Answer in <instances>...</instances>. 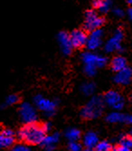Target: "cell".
<instances>
[{
    "mask_svg": "<svg viewBox=\"0 0 132 151\" xmlns=\"http://www.w3.org/2000/svg\"><path fill=\"white\" fill-rule=\"evenodd\" d=\"M121 144L130 148L132 150V137L131 136H122L120 139Z\"/></svg>",
    "mask_w": 132,
    "mask_h": 151,
    "instance_id": "cell-24",
    "label": "cell"
},
{
    "mask_svg": "<svg viewBox=\"0 0 132 151\" xmlns=\"http://www.w3.org/2000/svg\"><path fill=\"white\" fill-rule=\"evenodd\" d=\"M83 71L85 73L86 75L92 77L94 76L97 73V68L95 66H92V65H89V64H84L83 67Z\"/></svg>",
    "mask_w": 132,
    "mask_h": 151,
    "instance_id": "cell-23",
    "label": "cell"
},
{
    "mask_svg": "<svg viewBox=\"0 0 132 151\" xmlns=\"http://www.w3.org/2000/svg\"><path fill=\"white\" fill-rule=\"evenodd\" d=\"M131 101H132V96H131Z\"/></svg>",
    "mask_w": 132,
    "mask_h": 151,
    "instance_id": "cell-34",
    "label": "cell"
},
{
    "mask_svg": "<svg viewBox=\"0 0 132 151\" xmlns=\"http://www.w3.org/2000/svg\"><path fill=\"white\" fill-rule=\"evenodd\" d=\"M95 90H96V86L93 82H91V81H86L84 83H82L80 87L81 92L85 96L92 95L94 93Z\"/></svg>",
    "mask_w": 132,
    "mask_h": 151,
    "instance_id": "cell-18",
    "label": "cell"
},
{
    "mask_svg": "<svg viewBox=\"0 0 132 151\" xmlns=\"http://www.w3.org/2000/svg\"><path fill=\"white\" fill-rule=\"evenodd\" d=\"M98 142H99L98 135L93 131H88L83 136L82 144L86 148H90V149L94 148V147Z\"/></svg>",
    "mask_w": 132,
    "mask_h": 151,
    "instance_id": "cell-15",
    "label": "cell"
},
{
    "mask_svg": "<svg viewBox=\"0 0 132 151\" xmlns=\"http://www.w3.org/2000/svg\"><path fill=\"white\" fill-rule=\"evenodd\" d=\"M83 151H95V150H92V149H90V148H87V149H85V150H83Z\"/></svg>",
    "mask_w": 132,
    "mask_h": 151,
    "instance_id": "cell-32",
    "label": "cell"
},
{
    "mask_svg": "<svg viewBox=\"0 0 132 151\" xmlns=\"http://www.w3.org/2000/svg\"><path fill=\"white\" fill-rule=\"evenodd\" d=\"M41 125H42V128H43V129L44 130L45 133L46 132H49L51 130V129H52V124H51L50 122H48V121L44 122L43 124H41Z\"/></svg>",
    "mask_w": 132,
    "mask_h": 151,
    "instance_id": "cell-29",
    "label": "cell"
},
{
    "mask_svg": "<svg viewBox=\"0 0 132 151\" xmlns=\"http://www.w3.org/2000/svg\"><path fill=\"white\" fill-rule=\"evenodd\" d=\"M123 39V32L121 29H117L112 36L107 41L104 45V50L106 52H113L116 51H121L122 49L121 42Z\"/></svg>",
    "mask_w": 132,
    "mask_h": 151,
    "instance_id": "cell-7",
    "label": "cell"
},
{
    "mask_svg": "<svg viewBox=\"0 0 132 151\" xmlns=\"http://www.w3.org/2000/svg\"><path fill=\"white\" fill-rule=\"evenodd\" d=\"M112 4V0H94L92 5L100 13H107Z\"/></svg>",
    "mask_w": 132,
    "mask_h": 151,
    "instance_id": "cell-17",
    "label": "cell"
},
{
    "mask_svg": "<svg viewBox=\"0 0 132 151\" xmlns=\"http://www.w3.org/2000/svg\"><path fill=\"white\" fill-rule=\"evenodd\" d=\"M127 3L130 6H132V0H127Z\"/></svg>",
    "mask_w": 132,
    "mask_h": 151,
    "instance_id": "cell-31",
    "label": "cell"
},
{
    "mask_svg": "<svg viewBox=\"0 0 132 151\" xmlns=\"http://www.w3.org/2000/svg\"><path fill=\"white\" fill-rule=\"evenodd\" d=\"M112 148L113 147H112L111 143L107 140L99 141L94 147L95 151H111Z\"/></svg>",
    "mask_w": 132,
    "mask_h": 151,
    "instance_id": "cell-21",
    "label": "cell"
},
{
    "mask_svg": "<svg viewBox=\"0 0 132 151\" xmlns=\"http://www.w3.org/2000/svg\"><path fill=\"white\" fill-rule=\"evenodd\" d=\"M104 24V18L100 17L94 10H89L84 16V29L87 31H93L100 28Z\"/></svg>",
    "mask_w": 132,
    "mask_h": 151,
    "instance_id": "cell-4",
    "label": "cell"
},
{
    "mask_svg": "<svg viewBox=\"0 0 132 151\" xmlns=\"http://www.w3.org/2000/svg\"><path fill=\"white\" fill-rule=\"evenodd\" d=\"M102 38H103V31L100 28L90 31V35H87V41L85 46L90 51L96 50L101 45Z\"/></svg>",
    "mask_w": 132,
    "mask_h": 151,
    "instance_id": "cell-9",
    "label": "cell"
},
{
    "mask_svg": "<svg viewBox=\"0 0 132 151\" xmlns=\"http://www.w3.org/2000/svg\"><path fill=\"white\" fill-rule=\"evenodd\" d=\"M11 151H30V148L25 144L20 143V144H16L13 146Z\"/></svg>",
    "mask_w": 132,
    "mask_h": 151,
    "instance_id": "cell-26",
    "label": "cell"
},
{
    "mask_svg": "<svg viewBox=\"0 0 132 151\" xmlns=\"http://www.w3.org/2000/svg\"><path fill=\"white\" fill-rule=\"evenodd\" d=\"M129 134H130V136L132 137V127H131V129H130V130H129Z\"/></svg>",
    "mask_w": 132,
    "mask_h": 151,
    "instance_id": "cell-33",
    "label": "cell"
},
{
    "mask_svg": "<svg viewBox=\"0 0 132 151\" xmlns=\"http://www.w3.org/2000/svg\"><path fill=\"white\" fill-rule=\"evenodd\" d=\"M128 18L130 19V21L132 22V7H130L128 11Z\"/></svg>",
    "mask_w": 132,
    "mask_h": 151,
    "instance_id": "cell-30",
    "label": "cell"
},
{
    "mask_svg": "<svg viewBox=\"0 0 132 151\" xmlns=\"http://www.w3.org/2000/svg\"><path fill=\"white\" fill-rule=\"evenodd\" d=\"M18 101H19V97H18V95H16V94H10V95H8L7 97L6 98L3 107H7V106L15 105V104H16Z\"/></svg>",
    "mask_w": 132,
    "mask_h": 151,
    "instance_id": "cell-22",
    "label": "cell"
},
{
    "mask_svg": "<svg viewBox=\"0 0 132 151\" xmlns=\"http://www.w3.org/2000/svg\"><path fill=\"white\" fill-rule=\"evenodd\" d=\"M114 81L118 85H128L132 81V70L128 67H125L124 69L116 72L114 76Z\"/></svg>",
    "mask_w": 132,
    "mask_h": 151,
    "instance_id": "cell-13",
    "label": "cell"
},
{
    "mask_svg": "<svg viewBox=\"0 0 132 151\" xmlns=\"http://www.w3.org/2000/svg\"><path fill=\"white\" fill-rule=\"evenodd\" d=\"M65 138L69 141H78L81 139V131L78 129L71 128L65 131Z\"/></svg>",
    "mask_w": 132,
    "mask_h": 151,
    "instance_id": "cell-19",
    "label": "cell"
},
{
    "mask_svg": "<svg viewBox=\"0 0 132 151\" xmlns=\"http://www.w3.org/2000/svg\"><path fill=\"white\" fill-rule=\"evenodd\" d=\"M70 39L73 48H82L86 45L87 35L82 29H76L70 34Z\"/></svg>",
    "mask_w": 132,
    "mask_h": 151,
    "instance_id": "cell-12",
    "label": "cell"
},
{
    "mask_svg": "<svg viewBox=\"0 0 132 151\" xmlns=\"http://www.w3.org/2000/svg\"><path fill=\"white\" fill-rule=\"evenodd\" d=\"M34 103L39 111L44 112L46 116L54 115L57 108V102L55 101L44 98L42 95H36L34 98Z\"/></svg>",
    "mask_w": 132,
    "mask_h": 151,
    "instance_id": "cell-3",
    "label": "cell"
},
{
    "mask_svg": "<svg viewBox=\"0 0 132 151\" xmlns=\"http://www.w3.org/2000/svg\"><path fill=\"white\" fill-rule=\"evenodd\" d=\"M113 14H114V16L117 17H122L124 16V12L121 8H114L113 9Z\"/></svg>",
    "mask_w": 132,
    "mask_h": 151,
    "instance_id": "cell-28",
    "label": "cell"
},
{
    "mask_svg": "<svg viewBox=\"0 0 132 151\" xmlns=\"http://www.w3.org/2000/svg\"><path fill=\"white\" fill-rule=\"evenodd\" d=\"M60 140V135L58 133H52L47 136H44L41 145L43 148L46 151H52L56 147L57 143Z\"/></svg>",
    "mask_w": 132,
    "mask_h": 151,
    "instance_id": "cell-14",
    "label": "cell"
},
{
    "mask_svg": "<svg viewBox=\"0 0 132 151\" xmlns=\"http://www.w3.org/2000/svg\"><path fill=\"white\" fill-rule=\"evenodd\" d=\"M105 103L100 96H93L82 108L81 116L85 119H94L100 117L104 111Z\"/></svg>",
    "mask_w": 132,
    "mask_h": 151,
    "instance_id": "cell-2",
    "label": "cell"
},
{
    "mask_svg": "<svg viewBox=\"0 0 132 151\" xmlns=\"http://www.w3.org/2000/svg\"><path fill=\"white\" fill-rule=\"evenodd\" d=\"M59 47L64 55H69L72 50V45L70 39V35L66 32H60L57 35Z\"/></svg>",
    "mask_w": 132,
    "mask_h": 151,
    "instance_id": "cell-11",
    "label": "cell"
},
{
    "mask_svg": "<svg viewBox=\"0 0 132 151\" xmlns=\"http://www.w3.org/2000/svg\"><path fill=\"white\" fill-rule=\"evenodd\" d=\"M82 61L84 64L95 66L97 69L98 68H102L107 63L106 57L90 52H85L82 54Z\"/></svg>",
    "mask_w": 132,
    "mask_h": 151,
    "instance_id": "cell-8",
    "label": "cell"
},
{
    "mask_svg": "<svg viewBox=\"0 0 132 151\" xmlns=\"http://www.w3.org/2000/svg\"><path fill=\"white\" fill-rule=\"evenodd\" d=\"M19 116L24 124L36 122L38 115L34 106L29 102H23L19 106Z\"/></svg>",
    "mask_w": 132,
    "mask_h": 151,
    "instance_id": "cell-5",
    "label": "cell"
},
{
    "mask_svg": "<svg viewBox=\"0 0 132 151\" xmlns=\"http://www.w3.org/2000/svg\"><path fill=\"white\" fill-rule=\"evenodd\" d=\"M68 150L69 151H82V147L78 141H69Z\"/></svg>",
    "mask_w": 132,
    "mask_h": 151,
    "instance_id": "cell-25",
    "label": "cell"
},
{
    "mask_svg": "<svg viewBox=\"0 0 132 151\" xmlns=\"http://www.w3.org/2000/svg\"><path fill=\"white\" fill-rule=\"evenodd\" d=\"M106 120L109 123L116 124V123H124V124H132V115L124 114L120 111H111L106 116Z\"/></svg>",
    "mask_w": 132,
    "mask_h": 151,
    "instance_id": "cell-10",
    "label": "cell"
},
{
    "mask_svg": "<svg viewBox=\"0 0 132 151\" xmlns=\"http://www.w3.org/2000/svg\"><path fill=\"white\" fill-rule=\"evenodd\" d=\"M44 136L45 132L43 129L42 125L35 122L24 125L17 132L18 139L29 145L41 144Z\"/></svg>",
    "mask_w": 132,
    "mask_h": 151,
    "instance_id": "cell-1",
    "label": "cell"
},
{
    "mask_svg": "<svg viewBox=\"0 0 132 151\" xmlns=\"http://www.w3.org/2000/svg\"><path fill=\"white\" fill-rule=\"evenodd\" d=\"M104 103L114 111H121L124 107V99L117 91H109L103 96Z\"/></svg>",
    "mask_w": 132,
    "mask_h": 151,
    "instance_id": "cell-6",
    "label": "cell"
},
{
    "mask_svg": "<svg viewBox=\"0 0 132 151\" xmlns=\"http://www.w3.org/2000/svg\"><path fill=\"white\" fill-rule=\"evenodd\" d=\"M15 142V138L10 136H6L4 134L0 133V149L6 148L13 146Z\"/></svg>",
    "mask_w": 132,
    "mask_h": 151,
    "instance_id": "cell-20",
    "label": "cell"
},
{
    "mask_svg": "<svg viewBox=\"0 0 132 151\" xmlns=\"http://www.w3.org/2000/svg\"><path fill=\"white\" fill-rule=\"evenodd\" d=\"M111 151H131V149L127 147H125V146H123V145H121V144H120L118 146H117L114 148H112Z\"/></svg>",
    "mask_w": 132,
    "mask_h": 151,
    "instance_id": "cell-27",
    "label": "cell"
},
{
    "mask_svg": "<svg viewBox=\"0 0 132 151\" xmlns=\"http://www.w3.org/2000/svg\"><path fill=\"white\" fill-rule=\"evenodd\" d=\"M110 67L114 72L121 71L127 67V60L121 55H117L112 58L110 62Z\"/></svg>",
    "mask_w": 132,
    "mask_h": 151,
    "instance_id": "cell-16",
    "label": "cell"
}]
</instances>
